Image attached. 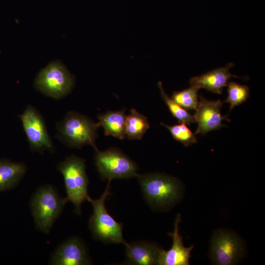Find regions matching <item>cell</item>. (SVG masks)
Masks as SVG:
<instances>
[{
	"label": "cell",
	"mask_w": 265,
	"mask_h": 265,
	"mask_svg": "<svg viewBox=\"0 0 265 265\" xmlns=\"http://www.w3.org/2000/svg\"><path fill=\"white\" fill-rule=\"evenodd\" d=\"M143 196L154 209H167L180 200L182 186L178 179L166 174L149 173L137 176Z\"/></svg>",
	"instance_id": "6da1fadb"
},
{
	"label": "cell",
	"mask_w": 265,
	"mask_h": 265,
	"mask_svg": "<svg viewBox=\"0 0 265 265\" xmlns=\"http://www.w3.org/2000/svg\"><path fill=\"white\" fill-rule=\"evenodd\" d=\"M68 202L66 198L61 197L56 189L51 185L38 187L29 203L37 228L44 234H48Z\"/></svg>",
	"instance_id": "7a4b0ae2"
},
{
	"label": "cell",
	"mask_w": 265,
	"mask_h": 265,
	"mask_svg": "<svg viewBox=\"0 0 265 265\" xmlns=\"http://www.w3.org/2000/svg\"><path fill=\"white\" fill-rule=\"evenodd\" d=\"M99 123L82 114L69 111L56 124L57 138L71 148H80L91 145L97 148L95 141L98 137Z\"/></svg>",
	"instance_id": "3957f363"
},
{
	"label": "cell",
	"mask_w": 265,
	"mask_h": 265,
	"mask_svg": "<svg viewBox=\"0 0 265 265\" xmlns=\"http://www.w3.org/2000/svg\"><path fill=\"white\" fill-rule=\"evenodd\" d=\"M110 181L102 195L97 199L89 196L87 200L92 205L93 214L89 219L88 227L93 238L104 243L120 244L124 245V239L122 231L123 224L117 222L107 212L105 205L106 198L110 195Z\"/></svg>",
	"instance_id": "277c9868"
},
{
	"label": "cell",
	"mask_w": 265,
	"mask_h": 265,
	"mask_svg": "<svg viewBox=\"0 0 265 265\" xmlns=\"http://www.w3.org/2000/svg\"><path fill=\"white\" fill-rule=\"evenodd\" d=\"M62 175L67 201L75 207V212L80 214L81 204L87 200L89 179L86 172L85 160L75 155L67 157L56 166Z\"/></svg>",
	"instance_id": "5b68a950"
},
{
	"label": "cell",
	"mask_w": 265,
	"mask_h": 265,
	"mask_svg": "<svg viewBox=\"0 0 265 265\" xmlns=\"http://www.w3.org/2000/svg\"><path fill=\"white\" fill-rule=\"evenodd\" d=\"M74 85V76L58 61L52 62L41 70L34 82V86L38 91L55 100L67 96Z\"/></svg>",
	"instance_id": "8992f818"
},
{
	"label": "cell",
	"mask_w": 265,
	"mask_h": 265,
	"mask_svg": "<svg viewBox=\"0 0 265 265\" xmlns=\"http://www.w3.org/2000/svg\"><path fill=\"white\" fill-rule=\"evenodd\" d=\"M95 164L101 178L110 181L116 179L137 177V165L119 149L115 148L105 151L95 150Z\"/></svg>",
	"instance_id": "52a82bcc"
},
{
	"label": "cell",
	"mask_w": 265,
	"mask_h": 265,
	"mask_svg": "<svg viewBox=\"0 0 265 265\" xmlns=\"http://www.w3.org/2000/svg\"><path fill=\"white\" fill-rule=\"evenodd\" d=\"M19 117L31 151L41 154L45 151L54 152L44 120L35 108L28 105Z\"/></svg>",
	"instance_id": "ba28073f"
},
{
	"label": "cell",
	"mask_w": 265,
	"mask_h": 265,
	"mask_svg": "<svg viewBox=\"0 0 265 265\" xmlns=\"http://www.w3.org/2000/svg\"><path fill=\"white\" fill-rule=\"evenodd\" d=\"M242 253V243L236 235L221 230L213 234L210 248V257L213 264L234 265L239 260Z\"/></svg>",
	"instance_id": "9c48e42d"
},
{
	"label": "cell",
	"mask_w": 265,
	"mask_h": 265,
	"mask_svg": "<svg viewBox=\"0 0 265 265\" xmlns=\"http://www.w3.org/2000/svg\"><path fill=\"white\" fill-rule=\"evenodd\" d=\"M88 248L78 237L65 240L51 255L50 264L53 265H88L92 264Z\"/></svg>",
	"instance_id": "30bf717a"
},
{
	"label": "cell",
	"mask_w": 265,
	"mask_h": 265,
	"mask_svg": "<svg viewBox=\"0 0 265 265\" xmlns=\"http://www.w3.org/2000/svg\"><path fill=\"white\" fill-rule=\"evenodd\" d=\"M199 103L194 115L198 125L194 133L205 135L210 131L226 127L222 121H230V120L227 115L223 116L221 114L223 102L220 100H209L202 95H199Z\"/></svg>",
	"instance_id": "8fae6325"
},
{
	"label": "cell",
	"mask_w": 265,
	"mask_h": 265,
	"mask_svg": "<svg viewBox=\"0 0 265 265\" xmlns=\"http://www.w3.org/2000/svg\"><path fill=\"white\" fill-rule=\"evenodd\" d=\"M181 220L178 214L174 222L173 232L168 233L172 238V245L167 251L160 249L158 265H188L190 257V252L193 246L186 247L184 245L183 238L179 233V225Z\"/></svg>",
	"instance_id": "7c38bea8"
},
{
	"label": "cell",
	"mask_w": 265,
	"mask_h": 265,
	"mask_svg": "<svg viewBox=\"0 0 265 265\" xmlns=\"http://www.w3.org/2000/svg\"><path fill=\"white\" fill-rule=\"evenodd\" d=\"M233 63H229L226 66L214 69L199 76H195L189 80L191 86L198 89L204 88L213 93L221 94L223 88L227 85L231 78H244L232 75L229 71L234 66Z\"/></svg>",
	"instance_id": "4fadbf2b"
},
{
	"label": "cell",
	"mask_w": 265,
	"mask_h": 265,
	"mask_svg": "<svg viewBox=\"0 0 265 265\" xmlns=\"http://www.w3.org/2000/svg\"><path fill=\"white\" fill-rule=\"evenodd\" d=\"M125 246V263L133 265H158L161 248L147 240L127 243Z\"/></svg>",
	"instance_id": "5bb4252c"
},
{
	"label": "cell",
	"mask_w": 265,
	"mask_h": 265,
	"mask_svg": "<svg viewBox=\"0 0 265 265\" xmlns=\"http://www.w3.org/2000/svg\"><path fill=\"white\" fill-rule=\"evenodd\" d=\"M27 171L26 164L22 162L7 159H0V192L15 187Z\"/></svg>",
	"instance_id": "9a60e30c"
},
{
	"label": "cell",
	"mask_w": 265,
	"mask_h": 265,
	"mask_svg": "<svg viewBox=\"0 0 265 265\" xmlns=\"http://www.w3.org/2000/svg\"><path fill=\"white\" fill-rule=\"evenodd\" d=\"M126 109L107 111L98 116L99 124L104 130L106 136L111 135L120 139L126 138Z\"/></svg>",
	"instance_id": "2e32d148"
},
{
	"label": "cell",
	"mask_w": 265,
	"mask_h": 265,
	"mask_svg": "<svg viewBox=\"0 0 265 265\" xmlns=\"http://www.w3.org/2000/svg\"><path fill=\"white\" fill-rule=\"evenodd\" d=\"M150 128L147 117L132 108L126 118V137L141 139Z\"/></svg>",
	"instance_id": "e0dca14e"
},
{
	"label": "cell",
	"mask_w": 265,
	"mask_h": 265,
	"mask_svg": "<svg viewBox=\"0 0 265 265\" xmlns=\"http://www.w3.org/2000/svg\"><path fill=\"white\" fill-rule=\"evenodd\" d=\"M158 86L160 90L162 98L168 106L169 111L179 122H183L186 125H190L191 123L195 122L194 115L190 114L187 110L168 97L163 88L161 81L158 82Z\"/></svg>",
	"instance_id": "ac0fdd59"
},
{
	"label": "cell",
	"mask_w": 265,
	"mask_h": 265,
	"mask_svg": "<svg viewBox=\"0 0 265 265\" xmlns=\"http://www.w3.org/2000/svg\"><path fill=\"white\" fill-rule=\"evenodd\" d=\"M227 90L228 96L223 102L230 104V111L237 106L244 103L249 97V88L248 86L241 85L230 81L228 82Z\"/></svg>",
	"instance_id": "d6986e66"
},
{
	"label": "cell",
	"mask_w": 265,
	"mask_h": 265,
	"mask_svg": "<svg viewBox=\"0 0 265 265\" xmlns=\"http://www.w3.org/2000/svg\"><path fill=\"white\" fill-rule=\"evenodd\" d=\"M199 89L194 86L180 91H174L171 99L186 110H196L198 103Z\"/></svg>",
	"instance_id": "ffe728a7"
},
{
	"label": "cell",
	"mask_w": 265,
	"mask_h": 265,
	"mask_svg": "<svg viewBox=\"0 0 265 265\" xmlns=\"http://www.w3.org/2000/svg\"><path fill=\"white\" fill-rule=\"evenodd\" d=\"M179 124L169 126L161 123V125L165 127L170 132L173 138L187 147L197 142L195 134L187 127L186 124L179 122Z\"/></svg>",
	"instance_id": "44dd1931"
}]
</instances>
